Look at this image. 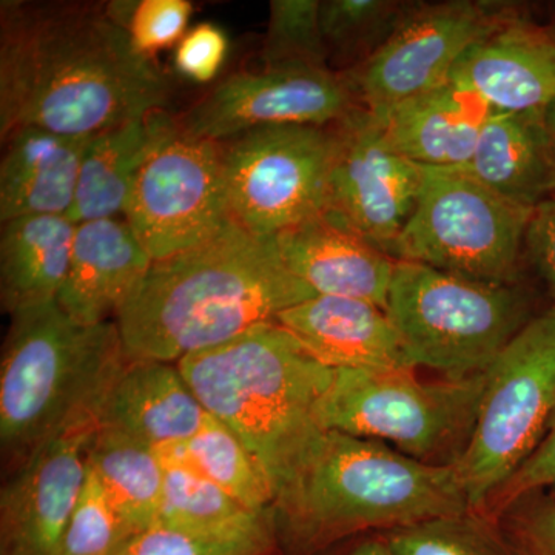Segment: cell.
<instances>
[{
  "instance_id": "cell-13",
  "label": "cell",
  "mask_w": 555,
  "mask_h": 555,
  "mask_svg": "<svg viewBox=\"0 0 555 555\" xmlns=\"http://www.w3.org/2000/svg\"><path fill=\"white\" fill-rule=\"evenodd\" d=\"M356 107L345 73L262 68L222 80L182 116L179 130L222 144L264 127H331Z\"/></svg>"
},
{
  "instance_id": "cell-36",
  "label": "cell",
  "mask_w": 555,
  "mask_h": 555,
  "mask_svg": "<svg viewBox=\"0 0 555 555\" xmlns=\"http://www.w3.org/2000/svg\"><path fill=\"white\" fill-rule=\"evenodd\" d=\"M229 53L228 35L214 24H199L185 33L175 51V67L196 83L217 78Z\"/></svg>"
},
{
  "instance_id": "cell-15",
  "label": "cell",
  "mask_w": 555,
  "mask_h": 555,
  "mask_svg": "<svg viewBox=\"0 0 555 555\" xmlns=\"http://www.w3.org/2000/svg\"><path fill=\"white\" fill-rule=\"evenodd\" d=\"M101 418L73 423L14 469L0 499L2 555H56L86 486Z\"/></svg>"
},
{
  "instance_id": "cell-33",
  "label": "cell",
  "mask_w": 555,
  "mask_h": 555,
  "mask_svg": "<svg viewBox=\"0 0 555 555\" xmlns=\"http://www.w3.org/2000/svg\"><path fill=\"white\" fill-rule=\"evenodd\" d=\"M133 535L89 469L56 555H116Z\"/></svg>"
},
{
  "instance_id": "cell-7",
  "label": "cell",
  "mask_w": 555,
  "mask_h": 555,
  "mask_svg": "<svg viewBox=\"0 0 555 555\" xmlns=\"http://www.w3.org/2000/svg\"><path fill=\"white\" fill-rule=\"evenodd\" d=\"M486 372L423 383L409 371L334 369L321 404L324 429L390 443L430 465H452L476 426Z\"/></svg>"
},
{
  "instance_id": "cell-19",
  "label": "cell",
  "mask_w": 555,
  "mask_h": 555,
  "mask_svg": "<svg viewBox=\"0 0 555 555\" xmlns=\"http://www.w3.org/2000/svg\"><path fill=\"white\" fill-rule=\"evenodd\" d=\"M152 262L126 218L80 222L57 305L83 326L108 323L129 301Z\"/></svg>"
},
{
  "instance_id": "cell-6",
  "label": "cell",
  "mask_w": 555,
  "mask_h": 555,
  "mask_svg": "<svg viewBox=\"0 0 555 555\" xmlns=\"http://www.w3.org/2000/svg\"><path fill=\"white\" fill-rule=\"evenodd\" d=\"M386 310L412 366L449 379L483 374L531 320L514 286L412 261H397Z\"/></svg>"
},
{
  "instance_id": "cell-37",
  "label": "cell",
  "mask_w": 555,
  "mask_h": 555,
  "mask_svg": "<svg viewBox=\"0 0 555 555\" xmlns=\"http://www.w3.org/2000/svg\"><path fill=\"white\" fill-rule=\"evenodd\" d=\"M509 555H555V502L520 507L507 526Z\"/></svg>"
},
{
  "instance_id": "cell-18",
  "label": "cell",
  "mask_w": 555,
  "mask_h": 555,
  "mask_svg": "<svg viewBox=\"0 0 555 555\" xmlns=\"http://www.w3.org/2000/svg\"><path fill=\"white\" fill-rule=\"evenodd\" d=\"M276 323L324 366L414 372L389 313L374 302L317 295Z\"/></svg>"
},
{
  "instance_id": "cell-40",
  "label": "cell",
  "mask_w": 555,
  "mask_h": 555,
  "mask_svg": "<svg viewBox=\"0 0 555 555\" xmlns=\"http://www.w3.org/2000/svg\"><path fill=\"white\" fill-rule=\"evenodd\" d=\"M543 120H545L547 138H550L551 149L555 156V100L543 108Z\"/></svg>"
},
{
  "instance_id": "cell-29",
  "label": "cell",
  "mask_w": 555,
  "mask_h": 555,
  "mask_svg": "<svg viewBox=\"0 0 555 555\" xmlns=\"http://www.w3.org/2000/svg\"><path fill=\"white\" fill-rule=\"evenodd\" d=\"M406 9L408 3L396 0H321L328 65L345 73L363 65L390 38Z\"/></svg>"
},
{
  "instance_id": "cell-9",
  "label": "cell",
  "mask_w": 555,
  "mask_h": 555,
  "mask_svg": "<svg viewBox=\"0 0 555 555\" xmlns=\"http://www.w3.org/2000/svg\"><path fill=\"white\" fill-rule=\"evenodd\" d=\"M532 211L455 167H422L415 207L393 258L514 286Z\"/></svg>"
},
{
  "instance_id": "cell-27",
  "label": "cell",
  "mask_w": 555,
  "mask_h": 555,
  "mask_svg": "<svg viewBox=\"0 0 555 555\" xmlns=\"http://www.w3.org/2000/svg\"><path fill=\"white\" fill-rule=\"evenodd\" d=\"M156 452L164 465L196 470L254 513L275 509L272 489L257 460L232 429L210 414L195 437L156 448Z\"/></svg>"
},
{
  "instance_id": "cell-17",
  "label": "cell",
  "mask_w": 555,
  "mask_h": 555,
  "mask_svg": "<svg viewBox=\"0 0 555 555\" xmlns=\"http://www.w3.org/2000/svg\"><path fill=\"white\" fill-rule=\"evenodd\" d=\"M288 272L317 295L364 299L386 309L397 259L326 210L273 236Z\"/></svg>"
},
{
  "instance_id": "cell-21",
  "label": "cell",
  "mask_w": 555,
  "mask_h": 555,
  "mask_svg": "<svg viewBox=\"0 0 555 555\" xmlns=\"http://www.w3.org/2000/svg\"><path fill=\"white\" fill-rule=\"evenodd\" d=\"M207 415L178 363L127 360L105 398L101 426L156 449L185 443Z\"/></svg>"
},
{
  "instance_id": "cell-3",
  "label": "cell",
  "mask_w": 555,
  "mask_h": 555,
  "mask_svg": "<svg viewBox=\"0 0 555 555\" xmlns=\"http://www.w3.org/2000/svg\"><path fill=\"white\" fill-rule=\"evenodd\" d=\"M207 414L246 444L286 505L310 456L327 433L321 404L334 378L276 321L178 363Z\"/></svg>"
},
{
  "instance_id": "cell-38",
  "label": "cell",
  "mask_w": 555,
  "mask_h": 555,
  "mask_svg": "<svg viewBox=\"0 0 555 555\" xmlns=\"http://www.w3.org/2000/svg\"><path fill=\"white\" fill-rule=\"evenodd\" d=\"M525 248L537 272L545 281L555 308V193L532 211L526 230Z\"/></svg>"
},
{
  "instance_id": "cell-23",
  "label": "cell",
  "mask_w": 555,
  "mask_h": 555,
  "mask_svg": "<svg viewBox=\"0 0 555 555\" xmlns=\"http://www.w3.org/2000/svg\"><path fill=\"white\" fill-rule=\"evenodd\" d=\"M178 131V120L166 109H156L93 134L68 218L75 224L124 218L139 173Z\"/></svg>"
},
{
  "instance_id": "cell-25",
  "label": "cell",
  "mask_w": 555,
  "mask_h": 555,
  "mask_svg": "<svg viewBox=\"0 0 555 555\" xmlns=\"http://www.w3.org/2000/svg\"><path fill=\"white\" fill-rule=\"evenodd\" d=\"M76 224L39 215L3 222L0 235V302L9 315L56 301L72 261Z\"/></svg>"
},
{
  "instance_id": "cell-35",
  "label": "cell",
  "mask_w": 555,
  "mask_h": 555,
  "mask_svg": "<svg viewBox=\"0 0 555 555\" xmlns=\"http://www.w3.org/2000/svg\"><path fill=\"white\" fill-rule=\"evenodd\" d=\"M542 489L555 491V406L545 436L524 465L486 502L481 516L494 518L507 513L526 496Z\"/></svg>"
},
{
  "instance_id": "cell-22",
  "label": "cell",
  "mask_w": 555,
  "mask_h": 555,
  "mask_svg": "<svg viewBox=\"0 0 555 555\" xmlns=\"http://www.w3.org/2000/svg\"><path fill=\"white\" fill-rule=\"evenodd\" d=\"M91 137L24 127L11 133L0 163V221L68 217Z\"/></svg>"
},
{
  "instance_id": "cell-5",
  "label": "cell",
  "mask_w": 555,
  "mask_h": 555,
  "mask_svg": "<svg viewBox=\"0 0 555 555\" xmlns=\"http://www.w3.org/2000/svg\"><path fill=\"white\" fill-rule=\"evenodd\" d=\"M280 513L306 545L473 513L454 466L327 430Z\"/></svg>"
},
{
  "instance_id": "cell-4",
  "label": "cell",
  "mask_w": 555,
  "mask_h": 555,
  "mask_svg": "<svg viewBox=\"0 0 555 555\" xmlns=\"http://www.w3.org/2000/svg\"><path fill=\"white\" fill-rule=\"evenodd\" d=\"M126 363L115 321L83 326L57 301L10 315L0 363V443L14 469L65 427L101 418Z\"/></svg>"
},
{
  "instance_id": "cell-26",
  "label": "cell",
  "mask_w": 555,
  "mask_h": 555,
  "mask_svg": "<svg viewBox=\"0 0 555 555\" xmlns=\"http://www.w3.org/2000/svg\"><path fill=\"white\" fill-rule=\"evenodd\" d=\"M87 465L134 534L156 524L166 467L155 448L100 425Z\"/></svg>"
},
{
  "instance_id": "cell-31",
  "label": "cell",
  "mask_w": 555,
  "mask_h": 555,
  "mask_svg": "<svg viewBox=\"0 0 555 555\" xmlns=\"http://www.w3.org/2000/svg\"><path fill=\"white\" fill-rule=\"evenodd\" d=\"M383 539L396 555H509L477 513L433 518L387 531Z\"/></svg>"
},
{
  "instance_id": "cell-14",
  "label": "cell",
  "mask_w": 555,
  "mask_h": 555,
  "mask_svg": "<svg viewBox=\"0 0 555 555\" xmlns=\"http://www.w3.org/2000/svg\"><path fill=\"white\" fill-rule=\"evenodd\" d=\"M331 127L335 155L328 210L393 258L415 207L422 166L390 147L378 120L361 105Z\"/></svg>"
},
{
  "instance_id": "cell-32",
  "label": "cell",
  "mask_w": 555,
  "mask_h": 555,
  "mask_svg": "<svg viewBox=\"0 0 555 555\" xmlns=\"http://www.w3.org/2000/svg\"><path fill=\"white\" fill-rule=\"evenodd\" d=\"M105 11L133 49L145 60L155 61L159 51L178 46L184 38L193 5L189 0H109Z\"/></svg>"
},
{
  "instance_id": "cell-34",
  "label": "cell",
  "mask_w": 555,
  "mask_h": 555,
  "mask_svg": "<svg viewBox=\"0 0 555 555\" xmlns=\"http://www.w3.org/2000/svg\"><path fill=\"white\" fill-rule=\"evenodd\" d=\"M275 532L198 534L155 524L131 537L116 555H270Z\"/></svg>"
},
{
  "instance_id": "cell-12",
  "label": "cell",
  "mask_w": 555,
  "mask_h": 555,
  "mask_svg": "<svg viewBox=\"0 0 555 555\" xmlns=\"http://www.w3.org/2000/svg\"><path fill=\"white\" fill-rule=\"evenodd\" d=\"M513 13L511 7L470 0L408 3L377 53L345 76L361 107H392L447 83L463 54Z\"/></svg>"
},
{
  "instance_id": "cell-10",
  "label": "cell",
  "mask_w": 555,
  "mask_h": 555,
  "mask_svg": "<svg viewBox=\"0 0 555 555\" xmlns=\"http://www.w3.org/2000/svg\"><path fill=\"white\" fill-rule=\"evenodd\" d=\"M332 127L280 126L222 142L230 214L241 228L273 238L331 206Z\"/></svg>"
},
{
  "instance_id": "cell-1",
  "label": "cell",
  "mask_w": 555,
  "mask_h": 555,
  "mask_svg": "<svg viewBox=\"0 0 555 555\" xmlns=\"http://www.w3.org/2000/svg\"><path fill=\"white\" fill-rule=\"evenodd\" d=\"M169 93L105 2L0 3V141L24 127L93 137L164 109Z\"/></svg>"
},
{
  "instance_id": "cell-20",
  "label": "cell",
  "mask_w": 555,
  "mask_h": 555,
  "mask_svg": "<svg viewBox=\"0 0 555 555\" xmlns=\"http://www.w3.org/2000/svg\"><path fill=\"white\" fill-rule=\"evenodd\" d=\"M371 113L387 144L404 158L422 167H462L496 112L469 91L447 82Z\"/></svg>"
},
{
  "instance_id": "cell-30",
  "label": "cell",
  "mask_w": 555,
  "mask_h": 555,
  "mask_svg": "<svg viewBox=\"0 0 555 555\" xmlns=\"http://www.w3.org/2000/svg\"><path fill=\"white\" fill-rule=\"evenodd\" d=\"M321 0H272L261 60L266 69H332L320 21Z\"/></svg>"
},
{
  "instance_id": "cell-16",
  "label": "cell",
  "mask_w": 555,
  "mask_h": 555,
  "mask_svg": "<svg viewBox=\"0 0 555 555\" xmlns=\"http://www.w3.org/2000/svg\"><path fill=\"white\" fill-rule=\"evenodd\" d=\"M448 82L496 113L543 109L555 100V42L513 13L463 54Z\"/></svg>"
},
{
  "instance_id": "cell-39",
  "label": "cell",
  "mask_w": 555,
  "mask_h": 555,
  "mask_svg": "<svg viewBox=\"0 0 555 555\" xmlns=\"http://www.w3.org/2000/svg\"><path fill=\"white\" fill-rule=\"evenodd\" d=\"M349 555H396L390 546L387 545L386 540H366V542L360 543L353 547L352 553Z\"/></svg>"
},
{
  "instance_id": "cell-24",
  "label": "cell",
  "mask_w": 555,
  "mask_h": 555,
  "mask_svg": "<svg viewBox=\"0 0 555 555\" xmlns=\"http://www.w3.org/2000/svg\"><path fill=\"white\" fill-rule=\"evenodd\" d=\"M503 198L535 208L555 193V156L543 109L495 113L481 131L473 156L462 167Z\"/></svg>"
},
{
  "instance_id": "cell-11",
  "label": "cell",
  "mask_w": 555,
  "mask_h": 555,
  "mask_svg": "<svg viewBox=\"0 0 555 555\" xmlns=\"http://www.w3.org/2000/svg\"><path fill=\"white\" fill-rule=\"evenodd\" d=\"M124 218L153 261L217 236L233 221L222 144L179 130L139 173Z\"/></svg>"
},
{
  "instance_id": "cell-28",
  "label": "cell",
  "mask_w": 555,
  "mask_h": 555,
  "mask_svg": "<svg viewBox=\"0 0 555 555\" xmlns=\"http://www.w3.org/2000/svg\"><path fill=\"white\" fill-rule=\"evenodd\" d=\"M164 467L166 478L156 524L198 534L272 531L270 514L247 509L228 492L188 466Z\"/></svg>"
},
{
  "instance_id": "cell-41",
  "label": "cell",
  "mask_w": 555,
  "mask_h": 555,
  "mask_svg": "<svg viewBox=\"0 0 555 555\" xmlns=\"http://www.w3.org/2000/svg\"><path fill=\"white\" fill-rule=\"evenodd\" d=\"M550 35H551V38H553V40L555 42V20L553 22V25H551Z\"/></svg>"
},
{
  "instance_id": "cell-8",
  "label": "cell",
  "mask_w": 555,
  "mask_h": 555,
  "mask_svg": "<svg viewBox=\"0 0 555 555\" xmlns=\"http://www.w3.org/2000/svg\"><path fill=\"white\" fill-rule=\"evenodd\" d=\"M555 406V308L531 318L486 371L476 426L452 463L473 513L524 465Z\"/></svg>"
},
{
  "instance_id": "cell-2",
  "label": "cell",
  "mask_w": 555,
  "mask_h": 555,
  "mask_svg": "<svg viewBox=\"0 0 555 555\" xmlns=\"http://www.w3.org/2000/svg\"><path fill=\"white\" fill-rule=\"evenodd\" d=\"M313 297L273 238L232 221L206 243L153 261L115 323L127 360L179 363Z\"/></svg>"
}]
</instances>
